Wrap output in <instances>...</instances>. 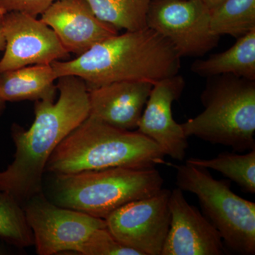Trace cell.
<instances>
[{
    "mask_svg": "<svg viewBox=\"0 0 255 255\" xmlns=\"http://www.w3.org/2000/svg\"><path fill=\"white\" fill-rule=\"evenodd\" d=\"M201 95L204 110L181 124L186 136L232 147L255 149V80L233 75L211 77Z\"/></svg>",
    "mask_w": 255,
    "mask_h": 255,
    "instance_id": "277c9868",
    "label": "cell"
},
{
    "mask_svg": "<svg viewBox=\"0 0 255 255\" xmlns=\"http://www.w3.org/2000/svg\"><path fill=\"white\" fill-rule=\"evenodd\" d=\"M82 255H141L140 253L121 244L107 228L96 230L80 249Z\"/></svg>",
    "mask_w": 255,
    "mask_h": 255,
    "instance_id": "44dd1931",
    "label": "cell"
},
{
    "mask_svg": "<svg viewBox=\"0 0 255 255\" xmlns=\"http://www.w3.org/2000/svg\"><path fill=\"white\" fill-rule=\"evenodd\" d=\"M5 107H6V102L0 100V115L4 112Z\"/></svg>",
    "mask_w": 255,
    "mask_h": 255,
    "instance_id": "d4e9b609",
    "label": "cell"
},
{
    "mask_svg": "<svg viewBox=\"0 0 255 255\" xmlns=\"http://www.w3.org/2000/svg\"><path fill=\"white\" fill-rule=\"evenodd\" d=\"M59 98L36 101L35 119L24 130L14 124L11 137L16 147L14 159L0 172V190L20 203L41 194L42 179L48 159L62 140L90 115L89 89L75 75L57 79Z\"/></svg>",
    "mask_w": 255,
    "mask_h": 255,
    "instance_id": "6da1fadb",
    "label": "cell"
},
{
    "mask_svg": "<svg viewBox=\"0 0 255 255\" xmlns=\"http://www.w3.org/2000/svg\"><path fill=\"white\" fill-rule=\"evenodd\" d=\"M184 87L185 80L178 74L154 84L137 130L156 142L164 155L179 161L185 158L189 144L182 125L174 121L172 107Z\"/></svg>",
    "mask_w": 255,
    "mask_h": 255,
    "instance_id": "8fae6325",
    "label": "cell"
},
{
    "mask_svg": "<svg viewBox=\"0 0 255 255\" xmlns=\"http://www.w3.org/2000/svg\"><path fill=\"white\" fill-rule=\"evenodd\" d=\"M147 25L167 38L181 58L205 55L221 37L211 31L210 9L202 0H152Z\"/></svg>",
    "mask_w": 255,
    "mask_h": 255,
    "instance_id": "ba28073f",
    "label": "cell"
},
{
    "mask_svg": "<svg viewBox=\"0 0 255 255\" xmlns=\"http://www.w3.org/2000/svg\"><path fill=\"white\" fill-rule=\"evenodd\" d=\"M170 194L162 188L155 195L125 204L105 219L107 229L121 244L141 255H161L170 226Z\"/></svg>",
    "mask_w": 255,
    "mask_h": 255,
    "instance_id": "9c48e42d",
    "label": "cell"
},
{
    "mask_svg": "<svg viewBox=\"0 0 255 255\" xmlns=\"http://www.w3.org/2000/svg\"><path fill=\"white\" fill-rule=\"evenodd\" d=\"M57 79L75 75L90 89L117 82L155 84L179 73L181 57L162 35L150 27L119 33L83 54L51 64Z\"/></svg>",
    "mask_w": 255,
    "mask_h": 255,
    "instance_id": "7a4b0ae2",
    "label": "cell"
},
{
    "mask_svg": "<svg viewBox=\"0 0 255 255\" xmlns=\"http://www.w3.org/2000/svg\"><path fill=\"white\" fill-rule=\"evenodd\" d=\"M0 239L19 249L34 246L24 209L14 197L0 190Z\"/></svg>",
    "mask_w": 255,
    "mask_h": 255,
    "instance_id": "ffe728a7",
    "label": "cell"
},
{
    "mask_svg": "<svg viewBox=\"0 0 255 255\" xmlns=\"http://www.w3.org/2000/svg\"><path fill=\"white\" fill-rule=\"evenodd\" d=\"M4 33L6 45L0 73L29 65H50L70 57L54 31L26 13H5Z\"/></svg>",
    "mask_w": 255,
    "mask_h": 255,
    "instance_id": "30bf717a",
    "label": "cell"
},
{
    "mask_svg": "<svg viewBox=\"0 0 255 255\" xmlns=\"http://www.w3.org/2000/svg\"><path fill=\"white\" fill-rule=\"evenodd\" d=\"M186 163L214 169L236 182L243 190L253 194L255 193V149L244 155L222 152L213 159L191 157Z\"/></svg>",
    "mask_w": 255,
    "mask_h": 255,
    "instance_id": "d6986e66",
    "label": "cell"
},
{
    "mask_svg": "<svg viewBox=\"0 0 255 255\" xmlns=\"http://www.w3.org/2000/svg\"><path fill=\"white\" fill-rule=\"evenodd\" d=\"M96 16L116 29L134 31L147 27L152 0H86Z\"/></svg>",
    "mask_w": 255,
    "mask_h": 255,
    "instance_id": "e0dca14e",
    "label": "cell"
},
{
    "mask_svg": "<svg viewBox=\"0 0 255 255\" xmlns=\"http://www.w3.org/2000/svg\"><path fill=\"white\" fill-rule=\"evenodd\" d=\"M57 80L51 64L33 65L0 73V100L38 101L55 97Z\"/></svg>",
    "mask_w": 255,
    "mask_h": 255,
    "instance_id": "9a60e30c",
    "label": "cell"
},
{
    "mask_svg": "<svg viewBox=\"0 0 255 255\" xmlns=\"http://www.w3.org/2000/svg\"><path fill=\"white\" fill-rule=\"evenodd\" d=\"M236 43L221 53L193 63L191 71L201 77L211 78L233 75L255 80V29L237 38Z\"/></svg>",
    "mask_w": 255,
    "mask_h": 255,
    "instance_id": "2e32d148",
    "label": "cell"
},
{
    "mask_svg": "<svg viewBox=\"0 0 255 255\" xmlns=\"http://www.w3.org/2000/svg\"><path fill=\"white\" fill-rule=\"evenodd\" d=\"M55 176V204L105 220L125 204L155 195L164 184L155 167H117Z\"/></svg>",
    "mask_w": 255,
    "mask_h": 255,
    "instance_id": "5b68a950",
    "label": "cell"
},
{
    "mask_svg": "<svg viewBox=\"0 0 255 255\" xmlns=\"http://www.w3.org/2000/svg\"><path fill=\"white\" fill-rule=\"evenodd\" d=\"M176 169V184L197 196L204 216L218 230L223 244L238 255L255 254V203L231 189V182L217 180L207 169L169 164Z\"/></svg>",
    "mask_w": 255,
    "mask_h": 255,
    "instance_id": "8992f818",
    "label": "cell"
},
{
    "mask_svg": "<svg viewBox=\"0 0 255 255\" xmlns=\"http://www.w3.org/2000/svg\"><path fill=\"white\" fill-rule=\"evenodd\" d=\"M164 157L159 146L140 132L89 116L53 151L45 172L58 175L117 167L153 168L166 164Z\"/></svg>",
    "mask_w": 255,
    "mask_h": 255,
    "instance_id": "3957f363",
    "label": "cell"
},
{
    "mask_svg": "<svg viewBox=\"0 0 255 255\" xmlns=\"http://www.w3.org/2000/svg\"><path fill=\"white\" fill-rule=\"evenodd\" d=\"M58 0H0V9L5 13L20 11L36 17Z\"/></svg>",
    "mask_w": 255,
    "mask_h": 255,
    "instance_id": "7402d4cb",
    "label": "cell"
},
{
    "mask_svg": "<svg viewBox=\"0 0 255 255\" xmlns=\"http://www.w3.org/2000/svg\"><path fill=\"white\" fill-rule=\"evenodd\" d=\"M169 206L170 226L161 255H226L218 230L179 188L171 191Z\"/></svg>",
    "mask_w": 255,
    "mask_h": 255,
    "instance_id": "7c38bea8",
    "label": "cell"
},
{
    "mask_svg": "<svg viewBox=\"0 0 255 255\" xmlns=\"http://www.w3.org/2000/svg\"><path fill=\"white\" fill-rule=\"evenodd\" d=\"M146 82H117L89 90L90 115L117 128L133 130L152 90Z\"/></svg>",
    "mask_w": 255,
    "mask_h": 255,
    "instance_id": "5bb4252c",
    "label": "cell"
},
{
    "mask_svg": "<svg viewBox=\"0 0 255 255\" xmlns=\"http://www.w3.org/2000/svg\"><path fill=\"white\" fill-rule=\"evenodd\" d=\"M5 12L0 9V51L4 50L6 41L4 33V15Z\"/></svg>",
    "mask_w": 255,
    "mask_h": 255,
    "instance_id": "603a6c76",
    "label": "cell"
},
{
    "mask_svg": "<svg viewBox=\"0 0 255 255\" xmlns=\"http://www.w3.org/2000/svg\"><path fill=\"white\" fill-rule=\"evenodd\" d=\"M204 4L206 5L210 10L216 7L218 5L221 4L225 0H202Z\"/></svg>",
    "mask_w": 255,
    "mask_h": 255,
    "instance_id": "cb8c5ba5",
    "label": "cell"
},
{
    "mask_svg": "<svg viewBox=\"0 0 255 255\" xmlns=\"http://www.w3.org/2000/svg\"><path fill=\"white\" fill-rule=\"evenodd\" d=\"M210 26L216 36H245L255 29V0H225L210 10Z\"/></svg>",
    "mask_w": 255,
    "mask_h": 255,
    "instance_id": "ac0fdd59",
    "label": "cell"
},
{
    "mask_svg": "<svg viewBox=\"0 0 255 255\" xmlns=\"http://www.w3.org/2000/svg\"><path fill=\"white\" fill-rule=\"evenodd\" d=\"M41 20L54 31L67 51L77 56L119 33L96 16L86 0H58Z\"/></svg>",
    "mask_w": 255,
    "mask_h": 255,
    "instance_id": "4fadbf2b",
    "label": "cell"
},
{
    "mask_svg": "<svg viewBox=\"0 0 255 255\" xmlns=\"http://www.w3.org/2000/svg\"><path fill=\"white\" fill-rule=\"evenodd\" d=\"M23 209L34 236L36 253L40 255L68 251L80 254L82 246L94 231L107 228L105 219L56 205L42 193L26 201Z\"/></svg>",
    "mask_w": 255,
    "mask_h": 255,
    "instance_id": "52a82bcc",
    "label": "cell"
}]
</instances>
